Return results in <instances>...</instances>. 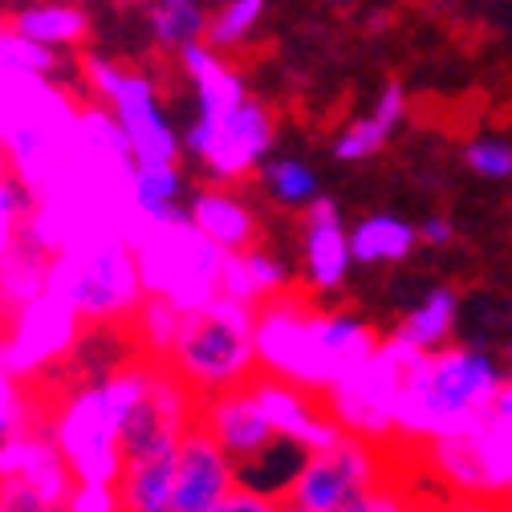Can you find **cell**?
<instances>
[{
	"label": "cell",
	"mask_w": 512,
	"mask_h": 512,
	"mask_svg": "<svg viewBox=\"0 0 512 512\" xmlns=\"http://www.w3.org/2000/svg\"><path fill=\"white\" fill-rule=\"evenodd\" d=\"M78 5H86V0H78Z\"/></svg>",
	"instance_id": "b9f144b4"
},
{
	"label": "cell",
	"mask_w": 512,
	"mask_h": 512,
	"mask_svg": "<svg viewBox=\"0 0 512 512\" xmlns=\"http://www.w3.org/2000/svg\"><path fill=\"white\" fill-rule=\"evenodd\" d=\"M135 248H139L147 297H167L175 305H200L220 293L224 252L191 220L147 228L135 240Z\"/></svg>",
	"instance_id": "ba28073f"
},
{
	"label": "cell",
	"mask_w": 512,
	"mask_h": 512,
	"mask_svg": "<svg viewBox=\"0 0 512 512\" xmlns=\"http://www.w3.org/2000/svg\"><path fill=\"white\" fill-rule=\"evenodd\" d=\"M240 484V464L196 423L179 439L171 512H212Z\"/></svg>",
	"instance_id": "5bb4252c"
},
{
	"label": "cell",
	"mask_w": 512,
	"mask_h": 512,
	"mask_svg": "<svg viewBox=\"0 0 512 512\" xmlns=\"http://www.w3.org/2000/svg\"><path fill=\"white\" fill-rule=\"evenodd\" d=\"M37 220V187L21 179L13 167H0V261L13 252V244Z\"/></svg>",
	"instance_id": "f1b7e54d"
},
{
	"label": "cell",
	"mask_w": 512,
	"mask_h": 512,
	"mask_svg": "<svg viewBox=\"0 0 512 512\" xmlns=\"http://www.w3.org/2000/svg\"><path fill=\"white\" fill-rule=\"evenodd\" d=\"M265 9H269V0H224V5L208 17V37L204 41L220 53H232L236 45H244L256 33Z\"/></svg>",
	"instance_id": "1f68e13d"
},
{
	"label": "cell",
	"mask_w": 512,
	"mask_h": 512,
	"mask_svg": "<svg viewBox=\"0 0 512 512\" xmlns=\"http://www.w3.org/2000/svg\"><path fill=\"white\" fill-rule=\"evenodd\" d=\"M285 512H313V508H305V504H297V500H285Z\"/></svg>",
	"instance_id": "f35d334b"
},
{
	"label": "cell",
	"mask_w": 512,
	"mask_h": 512,
	"mask_svg": "<svg viewBox=\"0 0 512 512\" xmlns=\"http://www.w3.org/2000/svg\"><path fill=\"white\" fill-rule=\"evenodd\" d=\"M301 285L309 297L330 301L346 289L350 273L358 269L350 224L342 220L334 200H317L309 212H301Z\"/></svg>",
	"instance_id": "4fadbf2b"
},
{
	"label": "cell",
	"mask_w": 512,
	"mask_h": 512,
	"mask_svg": "<svg viewBox=\"0 0 512 512\" xmlns=\"http://www.w3.org/2000/svg\"><path fill=\"white\" fill-rule=\"evenodd\" d=\"M13 29L49 49H74L86 41L90 17L78 0H33V5L13 13Z\"/></svg>",
	"instance_id": "484cf974"
},
{
	"label": "cell",
	"mask_w": 512,
	"mask_h": 512,
	"mask_svg": "<svg viewBox=\"0 0 512 512\" xmlns=\"http://www.w3.org/2000/svg\"><path fill=\"white\" fill-rule=\"evenodd\" d=\"M37 423L41 419H37V399L29 395V382L0 354V452Z\"/></svg>",
	"instance_id": "4dcf8cb0"
},
{
	"label": "cell",
	"mask_w": 512,
	"mask_h": 512,
	"mask_svg": "<svg viewBox=\"0 0 512 512\" xmlns=\"http://www.w3.org/2000/svg\"><path fill=\"white\" fill-rule=\"evenodd\" d=\"M159 362L183 382L196 399H212L261 374L256 354V305L216 293L200 305H183L175 334Z\"/></svg>",
	"instance_id": "277c9868"
},
{
	"label": "cell",
	"mask_w": 512,
	"mask_h": 512,
	"mask_svg": "<svg viewBox=\"0 0 512 512\" xmlns=\"http://www.w3.org/2000/svg\"><path fill=\"white\" fill-rule=\"evenodd\" d=\"M82 313L53 289L33 297L25 309L9 317V334H0V354L21 378H33L37 370L61 362L82 338Z\"/></svg>",
	"instance_id": "30bf717a"
},
{
	"label": "cell",
	"mask_w": 512,
	"mask_h": 512,
	"mask_svg": "<svg viewBox=\"0 0 512 512\" xmlns=\"http://www.w3.org/2000/svg\"><path fill=\"white\" fill-rule=\"evenodd\" d=\"M151 374H155L151 354L131 358V362L102 370L98 378L82 382V387L57 399L45 427L57 439L61 456H66V464L78 480L118 484V476L126 468V447H122L126 415L143 399Z\"/></svg>",
	"instance_id": "3957f363"
},
{
	"label": "cell",
	"mask_w": 512,
	"mask_h": 512,
	"mask_svg": "<svg viewBox=\"0 0 512 512\" xmlns=\"http://www.w3.org/2000/svg\"><path fill=\"white\" fill-rule=\"evenodd\" d=\"M338 512H419V504L407 496V488L382 480V484H374L370 492H362L358 500H350V504L338 508Z\"/></svg>",
	"instance_id": "e575fe53"
},
{
	"label": "cell",
	"mask_w": 512,
	"mask_h": 512,
	"mask_svg": "<svg viewBox=\"0 0 512 512\" xmlns=\"http://www.w3.org/2000/svg\"><path fill=\"white\" fill-rule=\"evenodd\" d=\"M382 480H387V456H382L374 435L342 427L330 443L305 452V464L293 480L289 500L313 512H338Z\"/></svg>",
	"instance_id": "9c48e42d"
},
{
	"label": "cell",
	"mask_w": 512,
	"mask_h": 512,
	"mask_svg": "<svg viewBox=\"0 0 512 512\" xmlns=\"http://www.w3.org/2000/svg\"><path fill=\"white\" fill-rule=\"evenodd\" d=\"M196 423H200V399L191 395L183 382L155 358V374L147 382L143 399L135 403L131 415H126V431H122L126 460L155 456V452H167V447H179V439Z\"/></svg>",
	"instance_id": "7c38bea8"
},
{
	"label": "cell",
	"mask_w": 512,
	"mask_h": 512,
	"mask_svg": "<svg viewBox=\"0 0 512 512\" xmlns=\"http://www.w3.org/2000/svg\"><path fill=\"white\" fill-rule=\"evenodd\" d=\"M53 256L49 240L37 224H29V232L13 244V252L0 261V317H9L17 309H25L33 297H41L53 281Z\"/></svg>",
	"instance_id": "44dd1931"
},
{
	"label": "cell",
	"mask_w": 512,
	"mask_h": 512,
	"mask_svg": "<svg viewBox=\"0 0 512 512\" xmlns=\"http://www.w3.org/2000/svg\"><path fill=\"white\" fill-rule=\"evenodd\" d=\"M350 244L362 269H391L419 248V224L399 212H370L350 224Z\"/></svg>",
	"instance_id": "603a6c76"
},
{
	"label": "cell",
	"mask_w": 512,
	"mask_h": 512,
	"mask_svg": "<svg viewBox=\"0 0 512 512\" xmlns=\"http://www.w3.org/2000/svg\"><path fill=\"white\" fill-rule=\"evenodd\" d=\"M151 5H155V0H151Z\"/></svg>",
	"instance_id": "7bdbcfd3"
},
{
	"label": "cell",
	"mask_w": 512,
	"mask_h": 512,
	"mask_svg": "<svg viewBox=\"0 0 512 512\" xmlns=\"http://www.w3.org/2000/svg\"><path fill=\"white\" fill-rule=\"evenodd\" d=\"M508 366L484 342H452L407 362L399 395V431L419 439H460L492 419Z\"/></svg>",
	"instance_id": "7a4b0ae2"
},
{
	"label": "cell",
	"mask_w": 512,
	"mask_h": 512,
	"mask_svg": "<svg viewBox=\"0 0 512 512\" xmlns=\"http://www.w3.org/2000/svg\"><path fill=\"white\" fill-rule=\"evenodd\" d=\"M126 204L143 220V228H167L187 220L191 183L183 163H135L126 171Z\"/></svg>",
	"instance_id": "ac0fdd59"
},
{
	"label": "cell",
	"mask_w": 512,
	"mask_h": 512,
	"mask_svg": "<svg viewBox=\"0 0 512 512\" xmlns=\"http://www.w3.org/2000/svg\"><path fill=\"white\" fill-rule=\"evenodd\" d=\"M419 240L427 244V248H447L456 240V224L447 220V216H427L423 224H419Z\"/></svg>",
	"instance_id": "74e56055"
},
{
	"label": "cell",
	"mask_w": 512,
	"mask_h": 512,
	"mask_svg": "<svg viewBox=\"0 0 512 512\" xmlns=\"http://www.w3.org/2000/svg\"><path fill=\"white\" fill-rule=\"evenodd\" d=\"M256 183H261L265 200L281 212H309L317 200L326 196L322 191V175L313 171V163H305L301 155H269L256 171Z\"/></svg>",
	"instance_id": "d4e9b609"
},
{
	"label": "cell",
	"mask_w": 512,
	"mask_h": 512,
	"mask_svg": "<svg viewBox=\"0 0 512 512\" xmlns=\"http://www.w3.org/2000/svg\"><path fill=\"white\" fill-rule=\"evenodd\" d=\"M86 82L106 102L114 122L131 143L135 163H179L183 159V131L159 98L151 74L118 66L110 57H86Z\"/></svg>",
	"instance_id": "8992f818"
},
{
	"label": "cell",
	"mask_w": 512,
	"mask_h": 512,
	"mask_svg": "<svg viewBox=\"0 0 512 512\" xmlns=\"http://www.w3.org/2000/svg\"><path fill=\"white\" fill-rule=\"evenodd\" d=\"M220 293L248 301V305H265L273 297L293 293V265L269 244L256 240L244 252H224V273H220Z\"/></svg>",
	"instance_id": "ffe728a7"
},
{
	"label": "cell",
	"mask_w": 512,
	"mask_h": 512,
	"mask_svg": "<svg viewBox=\"0 0 512 512\" xmlns=\"http://www.w3.org/2000/svg\"><path fill=\"white\" fill-rule=\"evenodd\" d=\"M187 220L196 224L220 252H244L261 240L256 208L236 191V183H208L196 187L187 200Z\"/></svg>",
	"instance_id": "e0dca14e"
},
{
	"label": "cell",
	"mask_w": 512,
	"mask_h": 512,
	"mask_svg": "<svg viewBox=\"0 0 512 512\" xmlns=\"http://www.w3.org/2000/svg\"><path fill=\"white\" fill-rule=\"evenodd\" d=\"M277 147V118L252 94L236 102L216 122H187L183 126V155L204 171L208 183H240L256 179L261 163Z\"/></svg>",
	"instance_id": "52a82bcc"
},
{
	"label": "cell",
	"mask_w": 512,
	"mask_h": 512,
	"mask_svg": "<svg viewBox=\"0 0 512 512\" xmlns=\"http://www.w3.org/2000/svg\"><path fill=\"white\" fill-rule=\"evenodd\" d=\"M301 464H305V447H297L293 439H277V443L265 447V452L256 456V460L240 464V484L261 488V492H273V496L289 500Z\"/></svg>",
	"instance_id": "83f0119b"
},
{
	"label": "cell",
	"mask_w": 512,
	"mask_h": 512,
	"mask_svg": "<svg viewBox=\"0 0 512 512\" xmlns=\"http://www.w3.org/2000/svg\"><path fill=\"white\" fill-rule=\"evenodd\" d=\"M407 114V98H403V86H382V94L374 98V106L354 118L350 126L334 135V159L338 163H362V159H374L382 147L391 143V135L399 131V122Z\"/></svg>",
	"instance_id": "7402d4cb"
},
{
	"label": "cell",
	"mask_w": 512,
	"mask_h": 512,
	"mask_svg": "<svg viewBox=\"0 0 512 512\" xmlns=\"http://www.w3.org/2000/svg\"><path fill=\"white\" fill-rule=\"evenodd\" d=\"M411 354L382 342V350L342 387H334L326 399L338 415L342 427L362 431V435H387L399 431V395H403V374H407Z\"/></svg>",
	"instance_id": "8fae6325"
},
{
	"label": "cell",
	"mask_w": 512,
	"mask_h": 512,
	"mask_svg": "<svg viewBox=\"0 0 512 512\" xmlns=\"http://www.w3.org/2000/svg\"><path fill=\"white\" fill-rule=\"evenodd\" d=\"M504 366H508V374H512V338H508V346H504Z\"/></svg>",
	"instance_id": "ab89813d"
},
{
	"label": "cell",
	"mask_w": 512,
	"mask_h": 512,
	"mask_svg": "<svg viewBox=\"0 0 512 512\" xmlns=\"http://www.w3.org/2000/svg\"><path fill=\"white\" fill-rule=\"evenodd\" d=\"M70 512H122V496H118V484H102V480H78L70 500H66Z\"/></svg>",
	"instance_id": "d590c367"
},
{
	"label": "cell",
	"mask_w": 512,
	"mask_h": 512,
	"mask_svg": "<svg viewBox=\"0 0 512 512\" xmlns=\"http://www.w3.org/2000/svg\"><path fill=\"white\" fill-rule=\"evenodd\" d=\"M460 317H464V301L452 285H435L427 289L407 313L403 322L395 326V334L387 338L395 350L419 358V354H431V350H443L456 342V330H460Z\"/></svg>",
	"instance_id": "d6986e66"
},
{
	"label": "cell",
	"mask_w": 512,
	"mask_h": 512,
	"mask_svg": "<svg viewBox=\"0 0 512 512\" xmlns=\"http://www.w3.org/2000/svg\"><path fill=\"white\" fill-rule=\"evenodd\" d=\"M464 163H468L472 175L492 179V183H504V179H512V143L508 139H496V135L472 139L464 147Z\"/></svg>",
	"instance_id": "d6a6232c"
},
{
	"label": "cell",
	"mask_w": 512,
	"mask_h": 512,
	"mask_svg": "<svg viewBox=\"0 0 512 512\" xmlns=\"http://www.w3.org/2000/svg\"><path fill=\"white\" fill-rule=\"evenodd\" d=\"M212 512H285V500L273 496V492H261V488H248V484H236Z\"/></svg>",
	"instance_id": "8d00e7d4"
},
{
	"label": "cell",
	"mask_w": 512,
	"mask_h": 512,
	"mask_svg": "<svg viewBox=\"0 0 512 512\" xmlns=\"http://www.w3.org/2000/svg\"><path fill=\"white\" fill-rule=\"evenodd\" d=\"M252 391L261 395L277 435L293 439L297 447H305V452L330 443L342 431V423H338V415H334V407L322 391H309V387H301V382H289V378L269 374V370H261L252 378Z\"/></svg>",
	"instance_id": "9a60e30c"
},
{
	"label": "cell",
	"mask_w": 512,
	"mask_h": 512,
	"mask_svg": "<svg viewBox=\"0 0 512 512\" xmlns=\"http://www.w3.org/2000/svg\"><path fill=\"white\" fill-rule=\"evenodd\" d=\"M49 289L66 297L86 326L135 322L147 301L139 248L118 232H90L53 256Z\"/></svg>",
	"instance_id": "5b68a950"
},
{
	"label": "cell",
	"mask_w": 512,
	"mask_h": 512,
	"mask_svg": "<svg viewBox=\"0 0 512 512\" xmlns=\"http://www.w3.org/2000/svg\"><path fill=\"white\" fill-rule=\"evenodd\" d=\"M61 70V49H49L13 25L0 29V78H53Z\"/></svg>",
	"instance_id": "f546056e"
},
{
	"label": "cell",
	"mask_w": 512,
	"mask_h": 512,
	"mask_svg": "<svg viewBox=\"0 0 512 512\" xmlns=\"http://www.w3.org/2000/svg\"><path fill=\"white\" fill-rule=\"evenodd\" d=\"M382 350L378 330L362 313L342 305H322L317 297H273L256 305V354L261 370L301 382L330 395L354 378Z\"/></svg>",
	"instance_id": "6da1fadb"
},
{
	"label": "cell",
	"mask_w": 512,
	"mask_h": 512,
	"mask_svg": "<svg viewBox=\"0 0 512 512\" xmlns=\"http://www.w3.org/2000/svg\"><path fill=\"white\" fill-rule=\"evenodd\" d=\"M175 460H179V447H167V452H155V456L126 460V468L118 476L122 512H171V500H175Z\"/></svg>",
	"instance_id": "cb8c5ba5"
},
{
	"label": "cell",
	"mask_w": 512,
	"mask_h": 512,
	"mask_svg": "<svg viewBox=\"0 0 512 512\" xmlns=\"http://www.w3.org/2000/svg\"><path fill=\"white\" fill-rule=\"evenodd\" d=\"M456 512H484V508H456Z\"/></svg>",
	"instance_id": "60d3db41"
},
{
	"label": "cell",
	"mask_w": 512,
	"mask_h": 512,
	"mask_svg": "<svg viewBox=\"0 0 512 512\" xmlns=\"http://www.w3.org/2000/svg\"><path fill=\"white\" fill-rule=\"evenodd\" d=\"M200 427L236 464L256 460L265 447H273L281 439L261 395L252 391V382L248 387H236V391H224V395H212V399H200Z\"/></svg>",
	"instance_id": "2e32d148"
},
{
	"label": "cell",
	"mask_w": 512,
	"mask_h": 512,
	"mask_svg": "<svg viewBox=\"0 0 512 512\" xmlns=\"http://www.w3.org/2000/svg\"><path fill=\"white\" fill-rule=\"evenodd\" d=\"M0 512H70L66 500H57L25 480H0Z\"/></svg>",
	"instance_id": "836d02e7"
},
{
	"label": "cell",
	"mask_w": 512,
	"mask_h": 512,
	"mask_svg": "<svg viewBox=\"0 0 512 512\" xmlns=\"http://www.w3.org/2000/svg\"><path fill=\"white\" fill-rule=\"evenodd\" d=\"M208 17L212 13L200 5V0H155L147 25H151V37L159 49L179 53L183 45L208 37Z\"/></svg>",
	"instance_id": "4316f807"
}]
</instances>
